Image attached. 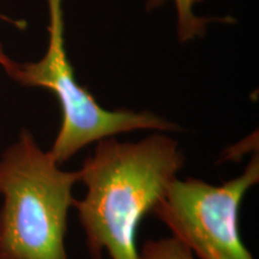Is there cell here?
I'll return each mask as SVG.
<instances>
[{
	"label": "cell",
	"mask_w": 259,
	"mask_h": 259,
	"mask_svg": "<svg viewBox=\"0 0 259 259\" xmlns=\"http://www.w3.org/2000/svg\"><path fill=\"white\" fill-rule=\"evenodd\" d=\"M185 154L167 132L137 142L115 137L96 142L78 169L87 187L73 206L92 259H138L137 232L145 215L167 192L185 166Z\"/></svg>",
	"instance_id": "cell-1"
},
{
	"label": "cell",
	"mask_w": 259,
	"mask_h": 259,
	"mask_svg": "<svg viewBox=\"0 0 259 259\" xmlns=\"http://www.w3.org/2000/svg\"><path fill=\"white\" fill-rule=\"evenodd\" d=\"M78 170L66 171L23 130L0 158V259H69L65 235Z\"/></svg>",
	"instance_id": "cell-2"
},
{
	"label": "cell",
	"mask_w": 259,
	"mask_h": 259,
	"mask_svg": "<svg viewBox=\"0 0 259 259\" xmlns=\"http://www.w3.org/2000/svg\"><path fill=\"white\" fill-rule=\"evenodd\" d=\"M47 4L50 37L46 54L34 63L12 61L5 72L22 85L48 89L57 96L61 109V124L48 151L59 166L83 148L103 138L136 130L167 134L179 131V125L153 112L103 108L74 76L65 45L63 0H47Z\"/></svg>",
	"instance_id": "cell-3"
},
{
	"label": "cell",
	"mask_w": 259,
	"mask_h": 259,
	"mask_svg": "<svg viewBox=\"0 0 259 259\" xmlns=\"http://www.w3.org/2000/svg\"><path fill=\"white\" fill-rule=\"evenodd\" d=\"M258 181L255 154L240 176L221 185L177 178L151 213L199 259H254L242 242L239 210Z\"/></svg>",
	"instance_id": "cell-4"
},
{
	"label": "cell",
	"mask_w": 259,
	"mask_h": 259,
	"mask_svg": "<svg viewBox=\"0 0 259 259\" xmlns=\"http://www.w3.org/2000/svg\"><path fill=\"white\" fill-rule=\"evenodd\" d=\"M168 0H147L145 9L148 11L161 8ZM177 10V34L180 42H189L196 38L204 37L208 25L212 22H227L228 19L200 17L193 12V0H173Z\"/></svg>",
	"instance_id": "cell-5"
},
{
	"label": "cell",
	"mask_w": 259,
	"mask_h": 259,
	"mask_svg": "<svg viewBox=\"0 0 259 259\" xmlns=\"http://www.w3.org/2000/svg\"><path fill=\"white\" fill-rule=\"evenodd\" d=\"M138 259H194L185 244L174 236L148 239L138 250Z\"/></svg>",
	"instance_id": "cell-6"
},
{
	"label": "cell",
	"mask_w": 259,
	"mask_h": 259,
	"mask_svg": "<svg viewBox=\"0 0 259 259\" xmlns=\"http://www.w3.org/2000/svg\"><path fill=\"white\" fill-rule=\"evenodd\" d=\"M12 61L14 60H11L8 56H6L4 50H3V46L0 45V66L6 71L10 67V65L12 64Z\"/></svg>",
	"instance_id": "cell-7"
},
{
	"label": "cell",
	"mask_w": 259,
	"mask_h": 259,
	"mask_svg": "<svg viewBox=\"0 0 259 259\" xmlns=\"http://www.w3.org/2000/svg\"><path fill=\"white\" fill-rule=\"evenodd\" d=\"M200 2H203V0H193L194 4H196V3H200Z\"/></svg>",
	"instance_id": "cell-8"
}]
</instances>
